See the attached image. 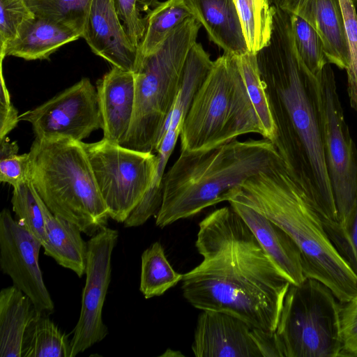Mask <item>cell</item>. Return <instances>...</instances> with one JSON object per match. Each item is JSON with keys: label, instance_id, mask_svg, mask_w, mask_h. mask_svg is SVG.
<instances>
[{"label": "cell", "instance_id": "1", "mask_svg": "<svg viewBox=\"0 0 357 357\" xmlns=\"http://www.w3.org/2000/svg\"><path fill=\"white\" fill-rule=\"evenodd\" d=\"M195 246L202 261L183 274L185 300L202 311L227 313L275 332L291 284L231 206L199 222Z\"/></svg>", "mask_w": 357, "mask_h": 357}, {"label": "cell", "instance_id": "2", "mask_svg": "<svg viewBox=\"0 0 357 357\" xmlns=\"http://www.w3.org/2000/svg\"><path fill=\"white\" fill-rule=\"evenodd\" d=\"M278 128L276 146L291 175L326 222H338L325 164L317 76L296 47L290 14L275 8L272 36L257 54Z\"/></svg>", "mask_w": 357, "mask_h": 357}, {"label": "cell", "instance_id": "3", "mask_svg": "<svg viewBox=\"0 0 357 357\" xmlns=\"http://www.w3.org/2000/svg\"><path fill=\"white\" fill-rule=\"evenodd\" d=\"M231 200L253 208L291 237L300 250L306 278L327 286L340 303L357 294V275L335 248L323 218L284 160L248 178Z\"/></svg>", "mask_w": 357, "mask_h": 357}, {"label": "cell", "instance_id": "4", "mask_svg": "<svg viewBox=\"0 0 357 357\" xmlns=\"http://www.w3.org/2000/svg\"><path fill=\"white\" fill-rule=\"evenodd\" d=\"M282 160L275 144L266 138L234 139L208 150L181 151L163 176L156 226L163 228L228 202L248 178Z\"/></svg>", "mask_w": 357, "mask_h": 357}, {"label": "cell", "instance_id": "5", "mask_svg": "<svg viewBox=\"0 0 357 357\" xmlns=\"http://www.w3.org/2000/svg\"><path fill=\"white\" fill-rule=\"evenodd\" d=\"M30 179L50 211L93 236L109 218L83 142L67 137H35Z\"/></svg>", "mask_w": 357, "mask_h": 357}, {"label": "cell", "instance_id": "6", "mask_svg": "<svg viewBox=\"0 0 357 357\" xmlns=\"http://www.w3.org/2000/svg\"><path fill=\"white\" fill-rule=\"evenodd\" d=\"M248 133L264 137L236 56L223 52L193 98L180 134L181 151L211 149Z\"/></svg>", "mask_w": 357, "mask_h": 357}, {"label": "cell", "instance_id": "7", "mask_svg": "<svg viewBox=\"0 0 357 357\" xmlns=\"http://www.w3.org/2000/svg\"><path fill=\"white\" fill-rule=\"evenodd\" d=\"M201 24L189 17L135 72L134 113L121 146L156 153L162 130L178 94L185 61L197 42Z\"/></svg>", "mask_w": 357, "mask_h": 357}, {"label": "cell", "instance_id": "8", "mask_svg": "<svg viewBox=\"0 0 357 357\" xmlns=\"http://www.w3.org/2000/svg\"><path fill=\"white\" fill-rule=\"evenodd\" d=\"M341 304L313 278L290 284L275 335L281 357L343 356Z\"/></svg>", "mask_w": 357, "mask_h": 357}, {"label": "cell", "instance_id": "9", "mask_svg": "<svg viewBox=\"0 0 357 357\" xmlns=\"http://www.w3.org/2000/svg\"><path fill=\"white\" fill-rule=\"evenodd\" d=\"M83 145L109 218L123 223L151 186L156 154L128 149L105 138Z\"/></svg>", "mask_w": 357, "mask_h": 357}, {"label": "cell", "instance_id": "10", "mask_svg": "<svg viewBox=\"0 0 357 357\" xmlns=\"http://www.w3.org/2000/svg\"><path fill=\"white\" fill-rule=\"evenodd\" d=\"M317 76L325 164L338 223L342 224L357 202V149L345 121L331 64Z\"/></svg>", "mask_w": 357, "mask_h": 357}, {"label": "cell", "instance_id": "11", "mask_svg": "<svg viewBox=\"0 0 357 357\" xmlns=\"http://www.w3.org/2000/svg\"><path fill=\"white\" fill-rule=\"evenodd\" d=\"M19 119L31 123L38 138L62 136L82 142L102 128L96 87L86 77Z\"/></svg>", "mask_w": 357, "mask_h": 357}, {"label": "cell", "instance_id": "12", "mask_svg": "<svg viewBox=\"0 0 357 357\" xmlns=\"http://www.w3.org/2000/svg\"><path fill=\"white\" fill-rule=\"evenodd\" d=\"M118 238L117 230L106 227L87 241L86 281L80 314L70 340V357L85 351L108 334L102 308L111 281L112 255Z\"/></svg>", "mask_w": 357, "mask_h": 357}, {"label": "cell", "instance_id": "13", "mask_svg": "<svg viewBox=\"0 0 357 357\" xmlns=\"http://www.w3.org/2000/svg\"><path fill=\"white\" fill-rule=\"evenodd\" d=\"M41 243L13 219L10 211L0 213V268L13 285L27 296L35 308L51 314L54 304L39 265Z\"/></svg>", "mask_w": 357, "mask_h": 357}, {"label": "cell", "instance_id": "14", "mask_svg": "<svg viewBox=\"0 0 357 357\" xmlns=\"http://www.w3.org/2000/svg\"><path fill=\"white\" fill-rule=\"evenodd\" d=\"M254 329L229 314L202 310L192 351L197 357H263Z\"/></svg>", "mask_w": 357, "mask_h": 357}, {"label": "cell", "instance_id": "15", "mask_svg": "<svg viewBox=\"0 0 357 357\" xmlns=\"http://www.w3.org/2000/svg\"><path fill=\"white\" fill-rule=\"evenodd\" d=\"M82 38L95 54L112 66L136 71L138 48L128 36L113 0L90 1Z\"/></svg>", "mask_w": 357, "mask_h": 357}, {"label": "cell", "instance_id": "16", "mask_svg": "<svg viewBox=\"0 0 357 357\" xmlns=\"http://www.w3.org/2000/svg\"><path fill=\"white\" fill-rule=\"evenodd\" d=\"M279 8L312 26L323 41L330 64L348 69L349 45L340 0H280Z\"/></svg>", "mask_w": 357, "mask_h": 357}, {"label": "cell", "instance_id": "17", "mask_svg": "<svg viewBox=\"0 0 357 357\" xmlns=\"http://www.w3.org/2000/svg\"><path fill=\"white\" fill-rule=\"evenodd\" d=\"M103 138L121 144L130 128L135 108L134 72L112 66L96 82Z\"/></svg>", "mask_w": 357, "mask_h": 357}, {"label": "cell", "instance_id": "18", "mask_svg": "<svg viewBox=\"0 0 357 357\" xmlns=\"http://www.w3.org/2000/svg\"><path fill=\"white\" fill-rule=\"evenodd\" d=\"M250 227L266 255L291 284L302 283L303 273L300 250L291 237L280 226L253 208L236 201L228 202Z\"/></svg>", "mask_w": 357, "mask_h": 357}, {"label": "cell", "instance_id": "19", "mask_svg": "<svg viewBox=\"0 0 357 357\" xmlns=\"http://www.w3.org/2000/svg\"><path fill=\"white\" fill-rule=\"evenodd\" d=\"M80 38L81 32L65 24L35 15L22 24L0 61L7 56L27 61L49 59L59 48Z\"/></svg>", "mask_w": 357, "mask_h": 357}, {"label": "cell", "instance_id": "20", "mask_svg": "<svg viewBox=\"0 0 357 357\" xmlns=\"http://www.w3.org/2000/svg\"><path fill=\"white\" fill-rule=\"evenodd\" d=\"M208 38L224 52L240 56L248 49L234 0H186Z\"/></svg>", "mask_w": 357, "mask_h": 357}, {"label": "cell", "instance_id": "21", "mask_svg": "<svg viewBox=\"0 0 357 357\" xmlns=\"http://www.w3.org/2000/svg\"><path fill=\"white\" fill-rule=\"evenodd\" d=\"M46 236L42 245L44 254L81 278L85 274L88 245L75 224L52 213L38 195Z\"/></svg>", "mask_w": 357, "mask_h": 357}, {"label": "cell", "instance_id": "22", "mask_svg": "<svg viewBox=\"0 0 357 357\" xmlns=\"http://www.w3.org/2000/svg\"><path fill=\"white\" fill-rule=\"evenodd\" d=\"M38 312L14 285L0 291V356L22 357L24 333Z\"/></svg>", "mask_w": 357, "mask_h": 357}, {"label": "cell", "instance_id": "23", "mask_svg": "<svg viewBox=\"0 0 357 357\" xmlns=\"http://www.w3.org/2000/svg\"><path fill=\"white\" fill-rule=\"evenodd\" d=\"M146 17V29L138 47V64L157 51L172 31L193 16L186 0H165L157 1L152 9H148Z\"/></svg>", "mask_w": 357, "mask_h": 357}, {"label": "cell", "instance_id": "24", "mask_svg": "<svg viewBox=\"0 0 357 357\" xmlns=\"http://www.w3.org/2000/svg\"><path fill=\"white\" fill-rule=\"evenodd\" d=\"M37 312L24 333L22 357H70L68 336L48 317Z\"/></svg>", "mask_w": 357, "mask_h": 357}, {"label": "cell", "instance_id": "25", "mask_svg": "<svg viewBox=\"0 0 357 357\" xmlns=\"http://www.w3.org/2000/svg\"><path fill=\"white\" fill-rule=\"evenodd\" d=\"M245 88L264 130V138L277 144L278 128L266 93L267 85L259 68L257 54L248 53L236 56Z\"/></svg>", "mask_w": 357, "mask_h": 357}, {"label": "cell", "instance_id": "26", "mask_svg": "<svg viewBox=\"0 0 357 357\" xmlns=\"http://www.w3.org/2000/svg\"><path fill=\"white\" fill-rule=\"evenodd\" d=\"M167 260L162 244L156 241L142 253L139 290L145 298L160 296L182 281Z\"/></svg>", "mask_w": 357, "mask_h": 357}, {"label": "cell", "instance_id": "27", "mask_svg": "<svg viewBox=\"0 0 357 357\" xmlns=\"http://www.w3.org/2000/svg\"><path fill=\"white\" fill-rule=\"evenodd\" d=\"M247 47L257 54L271 38L275 11L268 0H234Z\"/></svg>", "mask_w": 357, "mask_h": 357}, {"label": "cell", "instance_id": "28", "mask_svg": "<svg viewBox=\"0 0 357 357\" xmlns=\"http://www.w3.org/2000/svg\"><path fill=\"white\" fill-rule=\"evenodd\" d=\"M11 203L17 222L43 245L46 236L44 218L31 180L13 188Z\"/></svg>", "mask_w": 357, "mask_h": 357}, {"label": "cell", "instance_id": "29", "mask_svg": "<svg viewBox=\"0 0 357 357\" xmlns=\"http://www.w3.org/2000/svg\"><path fill=\"white\" fill-rule=\"evenodd\" d=\"M291 29L298 53L307 69L317 76L329 63L322 40L301 17L290 14Z\"/></svg>", "mask_w": 357, "mask_h": 357}, {"label": "cell", "instance_id": "30", "mask_svg": "<svg viewBox=\"0 0 357 357\" xmlns=\"http://www.w3.org/2000/svg\"><path fill=\"white\" fill-rule=\"evenodd\" d=\"M91 0H26L35 15L65 24L83 33Z\"/></svg>", "mask_w": 357, "mask_h": 357}, {"label": "cell", "instance_id": "31", "mask_svg": "<svg viewBox=\"0 0 357 357\" xmlns=\"http://www.w3.org/2000/svg\"><path fill=\"white\" fill-rule=\"evenodd\" d=\"M17 142L0 139V181L15 188L30 179V154H18Z\"/></svg>", "mask_w": 357, "mask_h": 357}, {"label": "cell", "instance_id": "32", "mask_svg": "<svg viewBox=\"0 0 357 357\" xmlns=\"http://www.w3.org/2000/svg\"><path fill=\"white\" fill-rule=\"evenodd\" d=\"M324 223L335 248L357 275V202L344 223Z\"/></svg>", "mask_w": 357, "mask_h": 357}, {"label": "cell", "instance_id": "33", "mask_svg": "<svg viewBox=\"0 0 357 357\" xmlns=\"http://www.w3.org/2000/svg\"><path fill=\"white\" fill-rule=\"evenodd\" d=\"M347 37L349 66L347 91L351 107L357 112V12L353 0H340Z\"/></svg>", "mask_w": 357, "mask_h": 357}, {"label": "cell", "instance_id": "34", "mask_svg": "<svg viewBox=\"0 0 357 357\" xmlns=\"http://www.w3.org/2000/svg\"><path fill=\"white\" fill-rule=\"evenodd\" d=\"M34 16L26 0H0V57L22 24Z\"/></svg>", "mask_w": 357, "mask_h": 357}, {"label": "cell", "instance_id": "35", "mask_svg": "<svg viewBox=\"0 0 357 357\" xmlns=\"http://www.w3.org/2000/svg\"><path fill=\"white\" fill-rule=\"evenodd\" d=\"M116 13L132 43L138 48L144 35L146 17L140 14L139 0H113Z\"/></svg>", "mask_w": 357, "mask_h": 357}, {"label": "cell", "instance_id": "36", "mask_svg": "<svg viewBox=\"0 0 357 357\" xmlns=\"http://www.w3.org/2000/svg\"><path fill=\"white\" fill-rule=\"evenodd\" d=\"M343 356H357V294L341 303Z\"/></svg>", "mask_w": 357, "mask_h": 357}, {"label": "cell", "instance_id": "37", "mask_svg": "<svg viewBox=\"0 0 357 357\" xmlns=\"http://www.w3.org/2000/svg\"><path fill=\"white\" fill-rule=\"evenodd\" d=\"M2 64L1 62L0 139L6 137L20 121V115L11 102L3 77Z\"/></svg>", "mask_w": 357, "mask_h": 357}, {"label": "cell", "instance_id": "38", "mask_svg": "<svg viewBox=\"0 0 357 357\" xmlns=\"http://www.w3.org/2000/svg\"><path fill=\"white\" fill-rule=\"evenodd\" d=\"M270 3L277 8H279L280 0H268Z\"/></svg>", "mask_w": 357, "mask_h": 357}, {"label": "cell", "instance_id": "39", "mask_svg": "<svg viewBox=\"0 0 357 357\" xmlns=\"http://www.w3.org/2000/svg\"><path fill=\"white\" fill-rule=\"evenodd\" d=\"M353 1L354 3H357V0H353Z\"/></svg>", "mask_w": 357, "mask_h": 357}]
</instances>
